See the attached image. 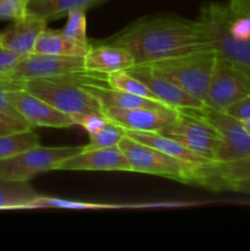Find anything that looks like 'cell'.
Segmentation results:
<instances>
[{
	"instance_id": "cell-11",
	"label": "cell",
	"mask_w": 250,
	"mask_h": 251,
	"mask_svg": "<svg viewBox=\"0 0 250 251\" xmlns=\"http://www.w3.org/2000/svg\"><path fill=\"white\" fill-rule=\"evenodd\" d=\"M6 98L17 114L32 127H71L75 125L73 117L56 109L42 98L26 90H14L6 93Z\"/></svg>"
},
{
	"instance_id": "cell-8",
	"label": "cell",
	"mask_w": 250,
	"mask_h": 251,
	"mask_svg": "<svg viewBox=\"0 0 250 251\" xmlns=\"http://www.w3.org/2000/svg\"><path fill=\"white\" fill-rule=\"evenodd\" d=\"M250 95V78L242 66L217 55L208 83L205 105L225 110Z\"/></svg>"
},
{
	"instance_id": "cell-21",
	"label": "cell",
	"mask_w": 250,
	"mask_h": 251,
	"mask_svg": "<svg viewBox=\"0 0 250 251\" xmlns=\"http://www.w3.org/2000/svg\"><path fill=\"white\" fill-rule=\"evenodd\" d=\"M104 1L105 0H29L28 12L50 21L66 16L71 10H88Z\"/></svg>"
},
{
	"instance_id": "cell-9",
	"label": "cell",
	"mask_w": 250,
	"mask_h": 251,
	"mask_svg": "<svg viewBox=\"0 0 250 251\" xmlns=\"http://www.w3.org/2000/svg\"><path fill=\"white\" fill-rule=\"evenodd\" d=\"M157 132L175 140L190 151L215 162L216 152L221 144V135L212 125L188 110L179 109L178 118Z\"/></svg>"
},
{
	"instance_id": "cell-24",
	"label": "cell",
	"mask_w": 250,
	"mask_h": 251,
	"mask_svg": "<svg viewBox=\"0 0 250 251\" xmlns=\"http://www.w3.org/2000/svg\"><path fill=\"white\" fill-rule=\"evenodd\" d=\"M104 82L107 83L109 87L123 91V92L142 96V97L151 98V100H157V98L154 97L153 93L150 91V88L147 87L144 82H141L139 78L132 76L131 74L127 73L126 70L108 74V75H105Z\"/></svg>"
},
{
	"instance_id": "cell-33",
	"label": "cell",
	"mask_w": 250,
	"mask_h": 251,
	"mask_svg": "<svg viewBox=\"0 0 250 251\" xmlns=\"http://www.w3.org/2000/svg\"><path fill=\"white\" fill-rule=\"evenodd\" d=\"M228 5L235 11L250 14V0H229Z\"/></svg>"
},
{
	"instance_id": "cell-30",
	"label": "cell",
	"mask_w": 250,
	"mask_h": 251,
	"mask_svg": "<svg viewBox=\"0 0 250 251\" xmlns=\"http://www.w3.org/2000/svg\"><path fill=\"white\" fill-rule=\"evenodd\" d=\"M227 114L232 115L235 119L240 120V122H245V120L250 119V95L248 97L243 98V100H238L237 103L228 107L227 109L223 110Z\"/></svg>"
},
{
	"instance_id": "cell-31",
	"label": "cell",
	"mask_w": 250,
	"mask_h": 251,
	"mask_svg": "<svg viewBox=\"0 0 250 251\" xmlns=\"http://www.w3.org/2000/svg\"><path fill=\"white\" fill-rule=\"evenodd\" d=\"M21 58L24 56H20L19 54L0 47V75L10 73L21 60Z\"/></svg>"
},
{
	"instance_id": "cell-14",
	"label": "cell",
	"mask_w": 250,
	"mask_h": 251,
	"mask_svg": "<svg viewBox=\"0 0 250 251\" xmlns=\"http://www.w3.org/2000/svg\"><path fill=\"white\" fill-rule=\"evenodd\" d=\"M105 117L125 130L134 131H159L178 118V109H154V108H104Z\"/></svg>"
},
{
	"instance_id": "cell-1",
	"label": "cell",
	"mask_w": 250,
	"mask_h": 251,
	"mask_svg": "<svg viewBox=\"0 0 250 251\" xmlns=\"http://www.w3.org/2000/svg\"><path fill=\"white\" fill-rule=\"evenodd\" d=\"M104 43L127 49L135 65L212 49L200 22L178 15H152L130 24Z\"/></svg>"
},
{
	"instance_id": "cell-27",
	"label": "cell",
	"mask_w": 250,
	"mask_h": 251,
	"mask_svg": "<svg viewBox=\"0 0 250 251\" xmlns=\"http://www.w3.org/2000/svg\"><path fill=\"white\" fill-rule=\"evenodd\" d=\"M29 0H0V20L17 21L28 14Z\"/></svg>"
},
{
	"instance_id": "cell-17",
	"label": "cell",
	"mask_w": 250,
	"mask_h": 251,
	"mask_svg": "<svg viewBox=\"0 0 250 251\" xmlns=\"http://www.w3.org/2000/svg\"><path fill=\"white\" fill-rule=\"evenodd\" d=\"M250 176V156L244 159L229 163H216L210 162L207 164L196 167L195 178L193 185L201 186L208 190L218 191L223 183L235 179L245 178Z\"/></svg>"
},
{
	"instance_id": "cell-23",
	"label": "cell",
	"mask_w": 250,
	"mask_h": 251,
	"mask_svg": "<svg viewBox=\"0 0 250 251\" xmlns=\"http://www.w3.org/2000/svg\"><path fill=\"white\" fill-rule=\"evenodd\" d=\"M125 206L105 205V203L87 202V201L65 200L59 198H49V196L39 195L33 202L29 205L28 210L34 208H61V210H107V208H123Z\"/></svg>"
},
{
	"instance_id": "cell-34",
	"label": "cell",
	"mask_w": 250,
	"mask_h": 251,
	"mask_svg": "<svg viewBox=\"0 0 250 251\" xmlns=\"http://www.w3.org/2000/svg\"><path fill=\"white\" fill-rule=\"evenodd\" d=\"M242 123H243V125H244L245 130H247V131L250 134V119L249 120H245V122H242Z\"/></svg>"
},
{
	"instance_id": "cell-22",
	"label": "cell",
	"mask_w": 250,
	"mask_h": 251,
	"mask_svg": "<svg viewBox=\"0 0 250 251\" xmlns=\"http://www.w3.org/2000/svg\"><path fill=\"white\" fill-rule=\"evenodd\" d=\"M37 145L39 137L32 129L0 135V159L9 158Z\"/></svg>"
},
{
	"instance_id": "cell-15",
	"label": "cell",
	"mask_w": 250,
	"mask_h": 251,
	"mask_svg": "<svg viewBox=\"0 0 250 251\" xmlns=\"http://www.w3.org/2000/svg\"><path fill=\"white\" fill-rule=\"evenodd\" d=\"M47 20L28 12L26 16L14 21L11 26L0 32V47L20 56L33 54L39 36L47 28Z\"/></svg>"
},
{
	"instance_id": "cell-6",
	"label": "cell",
	"mask_w": 250,
	"mask_h": 251,
	"mask_svg": "<svg viewBox=\"0 0 250 251\" xmlns=\"http://www.w3.org/2000/svg\"><path fill=\"white\" fill-rule=\"evenodd\" d=\"M83 146L43 147L41 145L0 159V178L12 181H29L41 173L53 171L54 167L77 154Z\"/></svg>"
},
{
	"instance_id": "cell-5",
	"label": "cell",
	"mask_w": 250,
	"mask_h": 251,
	"mask_svg": "<svg viewBox=\"0 0 250 251\" xmlns=\"http://www.w3.org/2000/svg\"><path fill=\"white\" fill-rule=\"evenodd\" d=\"M119 147L129 159L132 172L163 176L185 184H191L195 178L198 166L174 158L149 145L135 141L126 135L122 139Z\"/></svg>"
},
{
	"instance_id": "cell-28",
	"label": "cell",
	"mask_w": 250,
	"mask_h": 251,
	"mask_svg": "<svg viewBox=\"0 0 250 251\" xmlns=\"http://www.w3.org/2000/svg\"><path fill=\"white\" fill-rule=\"evenodd\" d=\"M73 119L75 122V125L82 127L87 134H92V132L102 129L110 122V119H108L104 114H98V113L75 115V117H73Z\"/></svg>"
},
{
	"instance_id": "cell-35",
	"label": "cell",
	"mask_w": 250,
	"mask_h": 251,
	"mask_svg": "<svg viewBox=\"0 0 250 251\" xmlns=\"http://www.w3.org/2000/svg\"><path fill=\"white\" fill-rule=\"evenodd\" d=\"M240 66H242V65H240ZM242 69H243V70H244V73L247 74L248 77L250 78V68H245V66H242Z\"/></svg>"
},
{
	"instance_id": "cell-7",
	"label": "cell",
	"mask_w": 250,
	"mask_h": 251,
	"mask_svg": "<svg viewBox=\"0 0 250 251\" xmlns=\"http://www.w3.org/2000/svg\"><path fill=\"white\" fill-rule=\"evenodd\" d=\"M191 114L212 125L221 135V144L215 156L216 163H229L250 156V134L240 120L223 110L212 108H186Z\"/></svg>"
},
{
	"instance_id": "cell-26",
	"label": "cell",
	"mask_w": 250,
	"mask_h": 251,
	"mask_svg": "<svg viewBox=\"0 0 250 251\" xmlns=\"http://www.w3.org/2000/svg\"><path fill=\"white\" fill-rule=\"evenodd\" d=\"M66 16H68V20H66L65 26L60 29L61 33L68 37V38L74 39V41L88 43L86 10H71Z\"/></svg>"
},
{
	"instance_id": "cell-20",
	"label": "cell",
	"mask_w": 250,
	"mask_h": 251,
	"mask_svg": "<svg viewBox=\"0 0 250 251\" xmlns=\"http://www.w3.org/2000/svg\"><path fill=\"white\" fill-rule=\"evenodd\" d=\"M39 194L28 181L0 178V210H28Z\"/></svg>"
},
{
	"instance_id": "cell-18",
	"label": "cell",
	"mask_w": 250,
	"mask_h": 251,
	"mask_svg": "<svg viewBox=\"0 0 250 251\" xmlns=\"http://www.w3.org/2000/svg\"><path fill=\"white\" fill-rule=\"evenodd\" d=\"M125 135L129 136L130 139L139 141L141 144L149 145V146L153 147V149L159 150V151L164 152V153L169 154V156L178 158L180 161L186 162V163L194 164V166H202V164L210 163V159L205 158V157L200 156V154L195 153V152L190 151L179 144L178 141L169 137L164 136V135L159 134L157 131H134V130H125Z\"/></svg>"
},
{
	"instance_id": "cell-29",
	"label": "cell",
	"mask_w": 250,
	"mask_h": 251,
	"mask_svg": "<svg viewBox=\"0 0 250 251\" xmlns=\"http://www.w3.org/2000/svg\"><path fill=\"white\" fill-rule=\"evenodd\" d=\"M32 129L31 125L22 118L15 117L9 113L0 110V135L10 134V132L24 131Z\"/></svg>"
},
{
	"instance_id": "cell-32",
	"label": "cell",
	"mask_w": 250,
	"mask_h": 251,
	"mask_svg": "<svg viewBox=\"0 0 250 251\" xmlns=\"http://www.w3.org/2000/svg\"><path fill=\"white\" fill-rule=\"evenodd\" d=\"M218 191H234V193H242L250 195V176L245 178L235 179L223 183L218 188Z\"/></svg>"
},
{
	"instance_id": "cell-19",
	"label": "cell",
	"mask_w": 250,
	"mask_h": 251,
	"mask_svg": "<svg viewBox=\"0 0 250 251\" xmlns=\"http://www.w3.org/2000/svg\"><path fill=\"white\" fill-rule=\"evenodd\" d=\"M90 48L91 42L82 43V42L74 41L64 36L60 29L46 28L37 41L34 53L64 56H85Z\"/></svg>"
},
{
	"instance_id": "cell-10",
	"label": "cell",
	"mask_w": 250,
	"mask_h": 251,
	"mask_svg": "<svg viewBox=\"0 0 250 251\" xmlns=\"http://www.w3.org/2000/svg\"><path fill=\"white\" fill-rule=\"evenodd\" d=\"M88 73L85 68L83 56L50 55L33 53L24 56L10 73L2 76L15 80H36V78H56L65 76L82 75Z\"/></svg>"
},
{
	"instance_id": "cell-13",
	"label": "cell",
	"mask_w": 250,
	"mask_h": 251,
	"mask_svg": "<svg viewBox=\"0 0 250 251\" xmlns=\"http://www.w3.org/2000/svg\"><path fill=\"white\" fill-rule=\"evenodd\" d=\"M53 171H104L132 172L129 159L119 146L107 149L82 150L77 154L64 159Z\"/></svg>"
},
{
	"instance_id": "cell-2",
	"label": "cell",
	"mask_w": 250,
	"mask_h": 251,
	"mask_svg": "<svg viewBox=\"0 0 250 251\" xmlns=\"http://www.w3.org/2000/svg\"><path fill=\"white\" fill-rule=\"evenodd\" d=\"M198 21L217 55L250 68V14L235 11L228 2H208Z\"/></svg>"
},
{
	"instance_id": "cell-25",
	"label": "cell",
	"mask_w": 250,
	"mask_h": 251,
	"mask_svg": "<svg viewBox=\"0 0 250 251\" xmlns=\"http://www.w3.org/2000/svg\"><path fill=\"white\" fill-rule=\"evenodd\" d=\"M90 135V141L83 146V150L107 149L119 146L120 141L125 136V129L110 120L105 126Z\"/></svg>"
},
{
	"instance_id": "cell-16",
	"label": "cell",
	"mask_w": 250,
	"mask_h": 251,
	"mask_svg": "<svg viewBox=\"0 0 250 251\" xmlns=\"http://www.w3.org/2000/svg\"><path fill=\"white\" fill-rule=\"evenodd\" d=\"M83 58L86 70L102 75L127 70L135 65L132 55L127 49L104 42L91 43V48Z\"/></svg>"
},
{
	"instance_id": "cell-4",
	"label": "cell",
	"mask_w": 250,
	"mask_h": 251,
	"mask_svg": "<svg viewBox=\"0 0 250 251\" xmlns=\"http://www.w3.org/2000/svg\"><path fill=\"white\" fill-rule=\"evenodd\" d=\"M216 58L217 53L213 49H205L146 65L205 103Z\"/></svg>"
},
{
	"instance_id": "cell-12",
	"label": "cell",
	"mask_w": 250,
	"mask_h": 251,
	"mask_svg": "<svg viewBox=\"0 0 250 251\" xmlns=\"http://www.w3.org/2000/svg\"><path fill=\"white\" fill-rule=\"evenodd\" d=\"M126 71L144 82L157 100L174 109L205 107V103L186 92L168 77L157 73L150 65H134Z\"/></svg>"
},
{
	"instance_id": "cell-3",
	"label": "cell",
	"mask_w": 250,
	"mask_h": 251,
	"mask_svg": "<svg viewBox=\"0 0 250 251\" xmlns=\"http://www.w3.org/2000/svg\"><path fill=\"white\" fill-rule=\"evenodd\" d=\"M88 73L65 77L25 80L24 90L42 98L70 117L88 113L104 114L100 100L80 83V78Z\"/></svg>"
}]
</instances>
